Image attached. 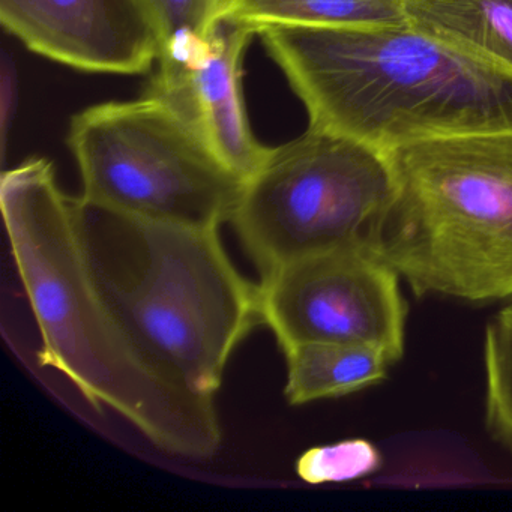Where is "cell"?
Segmentation results:
<instances>
[{"instance_id": "cell-1", "label": "cell", "mask_w": 512, "mask_h": 512, "mask_svg": "<svg viewBox=\"0 0 512 512\" xmlns=\"http://www.w3.org/2000/svg\"><path fill=\"white\" fill-rule=\"evenodd\" d=\"M11 253L41 334L38 362L97 410L121 415L164 454L208 460L223 440L215 397L185 385L133 334L98 286L68 196L46 158L0 181Z\"/></svg>"}, {"instance_id": "cell-2", "label": "cell", "mask_w": 512, "mask_h": 512, "mask_svg": "<svg viewBox=\"0 0 512 512\" xmlns=\"http://www.w3.org/2000/svg\"><path fill=\"white\" fill-rule=\"evenodd\" d=\"M325 128L392 151L407 143L512 131V71L416 26H268L257 32Z\"/></svg>"}, {"instance_id": "cell-3", "label": "cell", "mask_w": 512, "mask_h": 512, "mask_svg": "<svg viewBox=\"0 0 512 512\" xmlns=\"http://www.w3.org/2000/svg\"><path fill=\"white\" fill-rule=\"evenodd\" d=\"M76 214L116 313L185 385L217 397L236 347L263 325L259 284L233 265L220 229L133 217L82 197Z\"/></svg>"}, {"instance_id": "cell-4", "label": "cell", "mask_w": 512, "mask_h": 512, "mask_svg": "<svg viewBox=\"0 0 512 512\" xmlns=\"http://www.w3.org/2000/svg\"><path fill=\"white\" fill-rule=\"evenodd\" d=\"M398 193L374 248L418 296L512 298V131L388 152Z\"/></svg>"}, {"instance_id": "cell-5", "label": "cell", "mask_w": 512, "mask_h": 512, "mask_svg": "<svg viewBox=\"0 0 512 512\" xmlns=\"http://www.w3.org/2000/svg\"><path fill=\"white\" fill-rule=\"evenodd\" d=\"M397 193L388 152L310 125L244 181L230 224L263 278L304 257L373 245Z\"/></svg>"}, {"instance_id": "cell-6", "label": "cell", "mask_w": 512, "mask_h": 512, "mask_svg": "<svg viewBox=\"0 0 512 512\" xmlns=\"http://www.w3.org/2000/svg\"><path fill=\"white\" fill-rule=\"evenodd\" d=\"M68 145L82 199L133 217L220 229L244 181L161 98L110 101L77 113Z\"/></svg>"}, {"instance_id": "cell-7", "label": "cell", "mask_w": 512, "mask_h": 512, "mask_svg": "<svg viewBox=\"0 0 512 512\" xmlns=\"http://www.w3.org/2000/svg\"><path fill=\"white\" fill-rule=\"evenodd\" d=\"M400 278L371 244L295 260L260 278L263 325L281 352L304 343L356 344L400 361L407 320Z\"/></svg>"}, {"instance_id": "cell-8", "label": "cell", "mask_w": 512, "mask_h": 512, "mask_svg": "<svg viewBox=\"0 0 512 512\" xmlns=\"http://www.w3.org/2000/svg\"><path fill=\"white\" fill-rule=\"evenodd\" d=\"M0 20L32 52L88 73L145 74L163 49L148 0H0Z\"/></svg>"}, {"instance_id": "cell-9", "label": "cell", "mask_w": 512, "mask_h": 512, "mask_svg": "<svg viewBox=\"0 0 512 512\" xmlns=\"http://www.w3.org/2000/svg\"><path fill=\"white\" fill-rule=\"evenodd\" d=\"M254 35L245 26L221 23L196 58L185 64H160L146 91L170 104L242 181L271 151L254 137L242 94V61Z\"/></svg>"}, {"instance_id": "cell-10", "label": "cell", "mask_w": 512, "mask_h": 512, "mask_svg": "<svg viewBox=\"0 0 512 512\" xmlns=\"http://www.w3.org/2000/svg\"><path fill=\"white\" fill-rule=\"evenodd\" d=\"M287 365L284 395L292 406L344 397L379 385L394 362L374 347L304 343L283 350Z\"/></svg>"}, {"instance_id": "cell-11", "label": "cell", "mask_w": 512, "mask_h": 512, "mask_svg": "<svg viewBox=\"0 0 512 512\" xmlns=\"http://www.w3.org/2000/svg\"><path fill=\"white\" fill-rule=\"evenodd\" d=\"M221 22L259 32L268 26L364 28L407 25L404 0H223Z\"/></svg>"}, {"instance_id": "cell-12", "label": "cell", "mask_w": 512, "mask_h": 512, "mask_svg": "<svg viewBox=\"0 0 512 512\" xmlns=\"http://www.w3.org/2000/svg\"><path fill=\"white\" fill-rule=\"evenodd\" d=\"M410 25L512 71V0H404Z\"/></svg>"}, {"instance_id": "cell-13", "label": "cell", "mask_w": 512, "mask_h": 512, "mask_svg": "<svg viewBox=\"0 0 512 512\" xmlns=\"http://www.w3.org/2000/svg\"><path fill=\"white\" fill-rule=\"evenodd\" d=\"M484 365L487 430L512 451V304L488 323Z\"/></svg>"}, {"instance_id": "cell-14", "label": "cell", "mask_w": 512, "mask_h": 512, "mask_svg": "<svg viewBox=\"0 0 512 512\" xmlns=\"http://www.w3.org/2000/svg\"><path fill=\"white\" fill-rule=\"evenodd\" d=\"M382 466L379 449L365 439L341 440L307 449L296 461V473L308 484L347 482L371 475Z\"/></svg>"}, {"instance_id": "cell-15", "label": "cell", "mask_w": 512, "mask_h": 512, "mask_svg": "<svg viewBox=\"0 0 512 512\" xmlns=\"http://www.w3.org/2000/svg\"><path fill=\"white\" fill-rule=\"evenodd\" d=\"M163 44L182 32L209 37L221 25L223 0H148Z\"/></svg>"}, {"instance_id": "cell-16", "label": "cell", "mask_w": 512, "mask_h": 512, "mask_svg": "<svg viewBox=\"0 0 512 512\" xmlns=\"http://www.w3.org/2000/svg\"><path fill=\"white\" fill-rule=\"evenodd\" d=\"M16 73L13 64L4 61L2 64V98H0V122H2V148L7 146L8 128L13 121L16 107Z\"/></svg>"}]
</instances>
